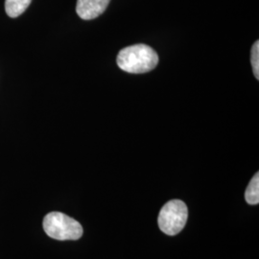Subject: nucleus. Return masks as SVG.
I'll return each mask as SVG.
<instances>
[{
	"mask_svg": "<svg viewBox=\"0 0 259 259\" xmlns=\"http://www.w3.org/2000/svg\"><path fill=\"white\" fill-rule=\"evenodd\" d=\"M116 63L125 72L142 74L156 68L158 64V56L152 47L140 44L120 50Z\"/></svg>",
	"mask_w": 259,
	"mask_h": 259,
	"instance_id": "obj_1",
	"label": "nucleus"
},
{
	"mask_svg": "<svg viewBox=\"0 0 259 259\" xmlns=\"http://www.w3.org/2000/svg\"><path fill=\"white\" fill-rule=\"evenodd\" d=\"M42 226L47 235L56 240H78L83 233L80 223L65 213L58 211L46 215Z\"/></svg>",
	"mask_w": 259,
	"mask_h": 259,
	"instance_id": "obj_2",
	"label": "nucleus"
},
{
	"mask_svg": "<svg viewBox=\"0 0 259 259\" xmlns=\"http://www.w3.org/2000/svg\"><path fill=\"white\" fill-rule=\"evenodd\" d=\"M188 209L182 200H171L164 204L157 217L160 231L169 236H174L182 232L187 222Z\"/></svg>",
	"mask_w": 259,
	"mask_h": 259,
	"instance_id": "obj_3",
	"label": "nucleus"
},
{
	"mask_svg": "<svg viewBox=\"0 0 259 259\" xmlns=\"http://www.w3.org/2000/svg\"><path fill=\"white\" fill-rule=\"evenodd\" d=\"M111 0H77L76 13L83 20H92L101 16Z\"/></svg>",
	"mask_w": 259,
	"mask_h": 259,
	"instance_id": "obj_4",
	"label": "nucleus"
},
{
	"mask_svg": "<svg viewBox=\"0 0 259 259\" xmlns=\"http://www.w3.org/2000/svg\"><path fill=\"white\" fill-rule=\"evenodd\" d=\"M32 0H5V11L10 18L15 19L22 15Z\"/></svg>",
	"mask_w": 259,
	"mask_h": 259,
	"instance_id": "obj_5",
	"label": "nucleus"
},
{
	"mask_svg": "<svg viewBox=\"0 0 259 259\" xmlns=\"http://www.w3.org/2000/svg\"><path fill=\"white\" fill-rule=\"evenodd\" d=\"M245 200L251 205L258 204L259 203V173H255L250 180V184L247 186L245 191Z\"/></svg>",
	"mask_w": 259,
	"mask_h": 259,
	"instance_id": "obj_6",
	"label": "nucleus"
},
{
	"mask_svg": "<svg viewBox=\"0 0 259 259\" xmlns=\"http://www.w3.org/2000/svg\"><path fill=\"white\" fill-rule=\"evenodd\" d=\"M250 62L252 65V70L254 77L258 80L259 79V41L256 40L253 46L251 47L250 52Z\"/></svg>",
	"mask_w": 259,
	"mask_h": 259,
	"instance_id": "obj_7",
	"label": "nucleus"
}]
</instances>
